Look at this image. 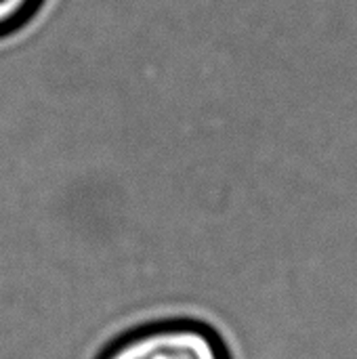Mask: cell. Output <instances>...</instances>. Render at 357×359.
Listing matches in <instances>:
<instances>
[{
    "mask_svg": "<svg viewBox=\"0 0 357 359\" xmlns=\"http://www.w3.org/2000/svg\"><path fill=\"white\" fill-rule=\"evenodd\" d=\"M97 359H229V353L204 324L164 322L124 334Z\"/></svg>",
    "mask_w": 357,
    "mask_h": 359,
    "instance_id": "cell-1",
    "label": "cell"
},
{
    "mask_svg": "<svg viewBox=\"0 0 357 359\" xmlns=\"http://www.w3.org/2000/svg\"><path fill=\"white\" fill-rule=\"evenodd\" d=\"M42 4L44 0H0V40L25 27Z\"/></svg>",
    "mask_w": 357,
    "mask_h": 359,
    "instance_id": "cell-2",
    "label": "cell"
}]
</instances>
